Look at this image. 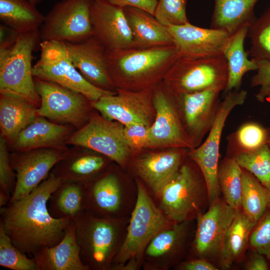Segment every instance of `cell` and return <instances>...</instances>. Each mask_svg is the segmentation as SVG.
I'll list each match as a JSON object with an SVG mask.
<instances>
[{
	"label": "cell",
	"mask_w": 270,
	"mask_h": 270,
	"mask_svg": "<svg viewBox=\"0 0 270 270\" xmlns=\"http://www.w3.org/2000/svg\"><path fill=\"white\" fill-rule=\"evenodd\" d=\"M121 8L134 6L142 8L154 15L158 0H101Z\"/></svg>",
	"instance_id": "obj_45"
},
{
	"label": "cell",
	"mask_w": 270,
	"mask_h": 270,
	"mask_svg": "<svg viewBox=\"0 0 270 270\" xmlns=\"http://www.w3.org/2000/svg\"><path fill=\"white\" fill-rule=\"evenodd\" d=\"M170 221L150 198L144 186L137 182V198L132 212L126 238L115 254L112 264L120 268L128 262L134 264L152 239L170 228Z\"/></svg>",
	"instance_id": "obj_5"
},
{
	"label": "cell",
	"mask_w": 270,
	"mask_h": 270,
	"mask_svg": "<svg viewBox=\"0 0 270 270\" xmlns=\"http://www.w3.org/2000/svg\"><path fill=\"white\" fill-rule=\"evenodd\" d=\"M158 196L164 214L174 223L197 218L204 212L205 204L209 206L204 178L194 162H184Z\"/></svg>",
	"instance_id": "obj_4"
},
{
	"label": "cell",
	"mask_w": 270,
	"mask_h": 270,
	"mask_svg": "<svg viewBox=\"0 0 270 270\" xmlns=\"http://www.w3.org/2000/svg\"><path fill=\"white\" fill-rule=\"evenodd\" d=\"M85 185L80 182L62 181L50 196L47 206L50 215L56 218L74 220L86 212Z\"/></svg>",
	"instance_id": "obj_29"
},
{
	"label": "cell",
	"mask_w": 270,
	"mask_h": 270,
	"mask_svg": "<svg viewBox=\"0 0 270 270\" xmlns=\"http://www.w3.org/2000/svg\"><path fill=\"white\" fill-rule=\"evenodd\" d=\"M0 266L12 270H38L33 258L22 252L12 243L0 222Z\"/></svg>",
	"instance_id": "obj_39"
},
{
	"label": "cell",
	"mask_w": 270,
	"mask_h": 270,
	"mask_svg": "<svg viewBox=\"0 0 270 270\" xmlns=\"http://www.w3.org/2000/svg\"><path fill=\"white\" fill-rule=\"evenodd\" d=\"M259 0H214L210 28L224 30L230 36L256 18L254 8Z\"/></svg>",
	"instance_id": "obj_27"
},
{
	"label": "cell",
	"mask_w": 270,
	"mask_h": 270,
	"mask_svg": "<svg viewBox=\"0 0 270 270\" xmlns=\"http://www.w3.org/2000/svg\"><path fill=\"white\" fill-rule=\"evenodd\" d=\"M102 154L70 152L51 170L62 181H75L86 184L105 167L106 161Z\"/></svg>",
	"instance_id": "obj_28"
},
{
	"label": "cell",
	"mask_w": 270,
	"mask_h": 270,
	"mask_svg": "<svg viewBox=\"0 0 270 270\" xmlns=\"http://www.w3.org/2000/svg\"><path fill=\"white\" fill-rule=\"evenodd\" d=\"M236 211L220 197L209 205L206 212L197 217L194 248L200 258L211 262L214 259L219 260Z\"/></svg>",
	"instance_id": "obj_17"
},
{
	"label": "cell",
	"mask_w": 270,
	"mask_h": 270,
	"mask_svg": "<svg viewBox=\"0 0 270 270\" xmlns=\"http://www.w3.org/2000/svg\"><path fill=\"white\" fill-rule=\"evenodd\" d=\"M188 0H158L154 16L168 26L190 23L186 12Z\"/></svg>",
	"instance_id": "obj_40"
},
{
	"label": "cell",
	"mask_w": 270,
	"mask_h": 270,
	"mask_svg": "<svg viewBox=\"0 0 270 270\" xmlns=\"http://www.w3.org/2000/svg\"><path fill=\"white\" fill-rule=\"evenodd\" d=\"M66 44L74 66L88 82L102 90L116 92L108 70L106 50L94 36Z\"/></svg>",
	"instance_id": "obj_20"
},
{
	"label": "cell",
	"mask_w": 270,
	"mask_h": 270,
	"mask_svg": "<svg viewBox=\"0 0 270 270\" xmlns=\"http://www.w3.org/2000/svg\"><path fill=\"white\" fill-rule=\"evenodd\" d=\"M41 42L39 30L19 34L10 45L0 48V93L22 96L38 107L37 92L32 63V52Z\"/></svg>",
	"instance_id": "obj_3"
},
{
	"label": "cell",
	"mask_w": 270,
	"mask_h": 270,
	"mask_svg": "<svg viewBox=\"0 0 270 270\" xmlns=\"http://www.w3.org/2000/svg\"><path fill=\"white\" fill-rule=\"evenodd\" d=\"M232 158L242 168L252 174L266 188L270 186V148L268 144Z\"/></svg>",
	"instance_id": "obj_38"
},
{
	"label": "cell",
	"mask_w": 270,
	"mask_h": 270,
	"mask_svg": "<svg viewBox=\"0 0 270 270\" xmlns=\"http://www.w3.org/2000/svg\"><path fill=\"white\" fill-rule=\"evenodd\" d=\"M258 69L256 74L251 78L252 87L260 86L255 94L256 100L260 102L270 103V61H256Z\"/></svg>",
	"instance_id": "obj_43"
},
{
	"label": "cell",
	"mask_w": 270,
	"mask_h": 270,
	"mask_svg": "<svg viewBox=\"0 0 270 270\" xmlns=\"http://www.w3.org/2000/svg\"><path fill=\"white\" fill-rule=\"evenodd\" d=\"M16 184V174L10 159L7 142L0 137V196L10 198Z\"/></svg>",
	"instance_id": "obj_42"
},
{
	"label": "cell",
	"mask_w": 270,
	"mask_h": 270,
	"mask_svg": "<svg viewBox=\"0 0 270 270\" xmlns=\"http://www.w3.org/2000/svg\"><path fill=\"white\" fill-rule=\"evenodd\" d=\"M244 268L246 270H270V261L264 254L252 251Z\"/></svg>",
	"instance_id": "obj_46"
},
{
	"label": "cell",
	"mask_w": 270,
	"mask_h": 270,
	"mask_svg": "<svg viewBox=\"0 0 270 270\" xmlns=\"http://www.w3.org/2000/svg\"><path fill=\"white\" fill-rule=\"evenodd\" d=\"M268 145L269 148H270V139H269V140L268 141Z\"/></svg>",
	"instance_id": "obj_50"
},
{
	"label": "cell",
	"mask_w": 270,
	"mask_h": 270,
	"mask_svg": "<svg viewBox=\"0 0 270 270\" xmlns=\"http://www.w3.org/2000/svg\"><path fill=\"white\" fill-rule=\"evenodd\" d=\"M223 90L213 87L191 93L174 94L183 126L194 148L198 146L216 120Z\"/></svg>",
	"instance_id": "obj_14"
},
{
	"label": "cell",
	"mask_w": 270,
	"mask_h": 270,
	"mask_svg": "<svg viewBox=\"0 0 270 270\" xmlns=\"http://www.w3.org/2000/svg\"><path fill=\"white\" fill-rule=\"evenodd\" d=\"M28 0L34 6H36L38 4L42 1V0Z\"/></svg>",
	"instance_id": "obj_49"
},
{
	"label": "cell",
	"mask_w": 270,
	"mask_h": 270,
	"mask_svg": "<svg viewBox=\"0 0 270 270\" xmlns=\"http://www.w3.org/2000/svg\"><path fill=\"white\" fill-rule=\"evenodd\" d=\"M245 26L230 36L223 54L226 58L228 70V77L224 91L238 90L244 75L248 72L256 70V61L249 59L248 54L244 48V42L248 30Z\"/></svg>",
	"instance_id": "obj_31"
},
{
	"label": "cell",
	"mask_w": 270,
	"mask_h": 270,
	"mask_svg": "<svg viewBox=\"0 0 270 270\" xmlns=\"http://www.w3.org/2000/svg\"><path fill=\"white\" fill-rule=\"evenodd\" d=\"M247 37L250 40L247 52L250 58L270 61V6L248 26Z\"/></svg>",
	"instance_id": "obj_36"
},
{
	"label": "cell",
	"mask_w": 270,
	"mask_h": 270,
	"mask_svg": "<svg viewBox=\"0 0 270 270\" xmlns=\"http://www.w3.org/2000/svg\"><path fill=\"white\" fill-rule=\"evenodd\" d=\"M69 152L62 147L45 148L10 154L11 166L16 174V184L10 202L29 194Z\"/></svg>",
	"instance_id": "obj_15"
},
{
	"label": "cell",
	"mask_w": 270,
	"mask_h": 270,
	"mask_svg": "<svg viewBox=\"0 0 270 270\" xmlns=\"http://www.w3.org/2000/svg\"><path fill=\"white\" fill-rule=\"evenodd\" d=\"M257 222L252 220L242 208L236 210L234 216L226 234L219 259L223 269H228L239 261L248 246L250 234Z\"/></svg>",
	"instance_id": "obj_30"
},
{
	"label": "cell",
	"mask_w": 270,
	"mask_h": 270,
	"mask_svg": "<svg viewBox=\"0 0 270 270\" xmlns=\"http://www.w3.org/2000/svg\"><path fill=\"white\" fill-rule=\"evenodd\" d=\"M32 256L38 270H89L80 258L74 222L58 244L42 248Z\"/></svg>",
	"instance_id": "obj_23"
},
{
	"label": "cell",
	"mask_w": 270,
	"mask_h": 270,
	"mask_svg": "<svg viewBox=\"0 0 270 270\" xmlns=\"http://www.w3.org/2000/svg\"><path fill=\"white\" fill-rule=\"evenodd\" d=\"M92 0H61L45 16L40 28L42 41L78 43L93 36L90 8Z\"/></svg>",
	"instance_id": "obj_10"
},
{
	"label": "cell",
	"mask_w": 270,
	"mask_h": 270,
	"mask_svg": "<svg viewBox=\"0 0 270 270\" xmlns=\"http://www.w3.org/2000/svg\"><path fill=\"white\" fill-rule=\"evenodd\" d=\"M40 54L32 68L34 78L58 84L80 92L90 102L104 96L114 94L111 92L98 88L88 82L74 66L65 42L42 41Z\"/></svg>",
	"instance_id": "obj_7"
},
{
	"label": "cell",
	"mask_w": 270,
	"mask_h": 270,
	"mask_svg": "<svg viewBox=\"0 0 270 270\" xmlns=\"http://www.w3.org/2000/svg\"><path fill=\"white\" fill-rule=\"evenodd\" d=\"M248 246L252 251L264 254L270 261V207L268 206L254 228Z\"/></svg>",
	"instance_id": "obj_41"
},
{
	"label": "cell",
	"mask_w": 270,
	"mask_h": 270,
	"mask_svg": "<svg viewBox=\"0 0 270 270\" xmlns=\"http://www.w3.org/2000/svg\"><path fill=\"white\" fill-rule=\"evenodd\" d=\"M184 270H218V268L211 261L202 258L192 260L182 264Z\"/></svg>",
	"instance_id": "obj_47"
},
{
	"label": "cell",
	"mask_w": 270,
	"mask_h": 270,
	"mask_svg": "<svg viewBox=\"0 0 270 270\" xmlns=\"http://www.w3.org/2000/svg\"><path fill=\"white\" fill-rule=\"evenodd\" d=\"M166 27L180 56L202 57L224 54L231 36L224 30L202 28L190 22Z\"/></svg>",
	"instance_id": "obj_19"
},
{
	"label": "cell",
	"mask_w": 270,
	"mask_h": 270,
	"mask_svg": "<svg viewBox=\"0 0 270 270\" xmlns=\"http://www.w3.org/2000/svg\"><path fill=\"white\" fill-rule=\"evenodd\" d=\"M123 10L132 32L134 47L174 45L167 27L154 15L134 6H125Z\"/></svg>",
	"instance_id": "obj_25"
},
{
	"label": "cell",
	"mask_w": 270,
	"mask_h": 270,
	"mask_svg": "<svg viewBox=\"0 0 270 270\" xmlns=\"http://www.w3.org/2000/svg\"><path fill=\"white\" fill-rule=\"evenodd\" d=\"M152 102L155 117L147 148H194L182 124L174 94L163 81L152 88Z\"/></svg>",
	"instance_id": "obj_12"
},
{
	"label": "cell",
	"mask_w": 270,
	"mask_h": 270,
	"mask_svg": "<svg viewBox=\"0 0 270 270\" xmlns=\"http://www.w3.org/2000/svg\"><path fill=\"white\" fill-rule=\"evenodd\" d=\"M188 222L174 223L157 234L145 250L146 254L154 258L166 256L178 250L183 244Z\"/></svg>",
	"instance_id": "obj_37"
},
{
	"label": "cell",
	"mask_w": 270,
	"mask_h": 270,
	"mask_svg": "<svg viewBox=\"0 0 270 270\" xmlns=\"http://www.w3.org/2000/svg\"><path fill=\"white\" fill-rule=\"evenodd\" d=\"M72 130L68 124L56 123L38 116L12 142L13 149L22 152L40 148H62L72 134Z\"/></svg>",
	"instance_id": "obj_22"
},
{
	"label": "cell",
	"mask_w": 270,
	"mask_h": 270,
	"mask_svg": "<svg viewBox=\"0 0 270 270\" xmlns=\"http://www.w3.org/2000/svg\"><path fill=\"white\" fill-rule=\"evenodd\" d=\"M38 106L26 99L12 94L0 95L1 135L12 142L38 116Z\"/></svg>",
	"instance_id": "obj_26"
},
{
	"label": "cell",
	"mask_w": 270,
	"mask_h": 270,
	"mask_svg": "<svg viewBox=\"0 0 270 270\" xmlns=\"http://www.w3.org/2000/svg\"><path fill=\"white\" fill-rule=\"evenodd\" d=\"M124 128V124L117 121L92 115L86 124L72 134L66 143L94 151L122 166L130 151Z\"/></svg>",
	"instance_id": "obj_13"
},
{
	"label": "cell",
	"mask_w": 270,
	"mask_h": 270,
	"mask_svg": "<svg viewBox=\"0 0 270 270\" xmlns=\"http://www.w3.org/2000/svg\"><path fill=\"white\" fill-rule=\"evenodd\" d=\"M268 207L266 188L252 174L242 168L241 208L258 222Z\"/></svg>",
	"instance_id": "obj_34"
},
{
	"label": "cell",
	"mask_w": 270,
	"mask_h": 270,
	"mask_svg": "<svg viewBox=\"0 0 270 270\" xmlns=\"http://www.w3.org/2000/svg\"><path fill=\"white\" fill-rule=\"evenodd\" d=\"M270 138L269 128L255 122L244 123L228 137L226 156L256 150L268 144Z\"/></svg>",
	"instance_id": "obj_33"
},
{
	"label": "cell",
	"mask_w": 270,
	"mask_h": 270,
	"mask_svg": "<svg viewBox=\"0 0 270 270\" xmlns=\"http://www.w3.org/2000/svg\"><path fill=\"white\" fill-rule=\"evenodd\" d=\"M62 181L50 172L27 196L0 208V222L6 232L23 253L32 256L55 246L74 223L70 218L52 217L48 208L50 196Z\"/></svg>",
	"instance_id": "obj_1"
},
{
	"label": "cell",
	"mask_w": 270,
	"mask_h": 270,
	"mask_svg": "<svg viewBox=\"0 0 270 270\" xmlns=\"http://www.w3.org/2000/svg\"><path fill=\"white\" fill-rule=\"evenodd\" d=\"M152 90L117 88L116 94L104 96L90 102V104L108 120L117 121L124 126L138 123L150 126L155 117Z\"/></svg>",
	"instance_id": "obj_16"
},
{
	"label": "cell",
	"mask_w": 270,
	"mask_h": 270,
	"mask_svg": "<svg viewBox=\"0 0 270 270\" xmlns=\"http://www.w3.org/2000/svg\"><path fill=\"white\" fill-rule=\"evenodd\" d=\"M45 16L28 0H0V18L19 34L39 30Z\"/></svg>",
	"instance_id": "obj_32"
},
{
	"label": "cell",
	"mask_w": 270,
	"mask_h": 270,
	"mask_svg": "<svg viewBox=\"0 0 270 270\" xmlns=\"http://www.w3.org/2000/svg\"><path fill=\"white\" fill-rule=\"evenodd\" d=\"M189 150L173 148L164 152L146 154L136 161V170L153 192L158 195L179 170L188 156Z\"/></svg>",
	"instance_id": "obj_21"
},
{
	"label": "cell",
	"mask_w": 270,
	"mask_h": 270,
	"mask_svg": "<svg viewBox=\"0 0 270 270\" xmlns=\"http://www.w3.org/2000/svg\"><path fill=\"white\" fill-rule=\"evenodd\" d=\"M220 102L214 123L203 143L189 150L188 156L200 168L206 182L209 204L220 197L218 180L221 136L226 122L236 106L243 104L248 96L246 90H232L226 92Z\"/></svg>",
	"instance_id": "obj_9"
},
{
	"label": "cell",
	"mask_w": 270,
	"mask_h": 270,
	"mask_svg": "<svg viewBox=\"0 0 270 270\" xmlns=\"http://www.w3.org/2000/svg\"><path fill=\"white\" fill-rule=\"evenodd\" d=\"M84 184L86 211L97 217L112 218L122 202L121 188L117 176L108 172Z\"/></svg>",
	"instance_id": "obj_24"
},
{
	"label": "cell",
	"mask_w": 270,
	"mask_h": 270,
	"mask_svg": "<svg viewBox=\"0 0 270 270\" xmlns=\"http://www.w3.org/2000/svg\"><path fill=\"white\" fill-rule=\"evenodd\" d=\"M76 240L84 264L89 270L111 268L118 240L116 222L86 211L73 220Z\"/></svg>",
	"instance_id": "obj_8"
},
{
	"label": "cell",
	"mask_w": 270,
	"mask_h": 270,
	"mask_svg": "<svg viewBox=\"0 0 270 270\" xmlns=\"http://www.w3.org/2000/svg\"><path fill=\"white\" fill-rule=\"evenodd\" d=\"M93 36L108 51L134 47L132 32L122 8L92 0L90 8Z\"/></svg>",
	"instance_id": "obj_18"
},
{
	"label": "cell",
	"mask_w": 270,
	"mask_h": 270,
	"mask_svg": "<svg viewBox=\"0 0 270 270\" xmlns=\"http://www.w3.org/2000/svg\"><path fill=\"white\" fill-rule=\"evenodd\" d=\"M242 168L236 160L226 156L219 163L218 180L223 198L235 210L241 208Z\"/></svg>",
	"instance_id": "obj_35"
},
{
	"label": "cell",
	"mask_w": 270,
	"mask_h": 270,
	"mask_svg": "<svg viewBox=\"0 0 270 270\" xmlns=\"http://www.w3.org/2000/svg\"><path fill=\"white\" fill-rule=\"evenodd\" d=\"M106 52L108 70L116 88L132 91L152 90L179 56L174 45Z\"/></svg>",
	"instance_id": "obj_2"
},
{
	"label": "cell",
	"mask_w": 270,
	"mask_h": 270,
	"mask_svg": "<svg viewBox=\"0 0 270 270\" xmlns=\"http://www.w3.org/2000/svg\"><path fill=\"white\" fill-rule=\"evenodd\" d=\"M228 77V65L224 54L202 57L179 56L162 81L174 94H178L213 87L224 91Z\"/></svg>",
	"instance_id": "obj_6"
},
{
	"label": "cell",
	"mask_w": 270,
	"mask_h": 270,
	"mask_svg": "<svg viewBox=\"0 0 270 270\" xmlns=\"http://www.w3.org/2000/svg\"><path fill=\"white\" fill-rule=\"evenodd\" d=\"M267 193L268 206L270 207V186L266 188Z\"/></svg>",
	"instance_id": "obj_48"
},
{
	"label": "cell",
	"mask_w": 270,
	"mask_h": 270,
	"mask_svg": "<svg viewBox=\"0 0 270 270\" xmlns=\"http://www.w3.org/2000/svg\"><path fill=\"white\" fill-rule=\"evenodd\" d=\"M150 126L142 124H132L124 126V136L130 150L138 151L147 148Z\"/></svg>",
	"instance_id": "obj_44"
},
{
	"label": "cell",
	"mask_w": 270,
	"mask_h": 270,
	"mask_svg": "<svg viewBox=\"0 0 270 270\" xmlns=\"http://www.w3.org/2000/svg\"><path fill=\"white\" fill-rule=\"evenodd\" d=\"M40 104L38 116L79 129L88 122L90 100L84 94L52 82L34 78Z\"/></svg>",
	"instance_id": "obj_11"
}]
</instances>
